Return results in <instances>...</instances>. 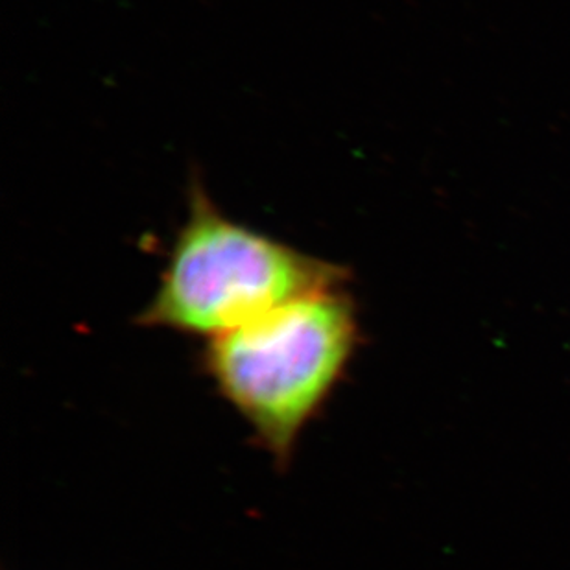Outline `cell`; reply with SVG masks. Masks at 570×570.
<instances>
[{
  "label": "cell",
  "mask_w": 570,
  "mask_h": 570,
  "mask_svg": "<svg viewBox=\"0 0 570 570\" xmlns=\"http://www.w3.org/2000/svg\"><path fill=\"white\" fill-rule=\"evenodd\" d=\"M361 344L344 286L297 297L209 340L205 372L279 465L291 462Z\"/></svg>",
  "instance_id": "cell-1"
},
{
  "label": "cell",
  "mask_w": 570,
  "mask_h": 570,
  "mask_svg": "<svg viewBox=\"0 0 570 570\" xmlns=\"http://www.w3.org/2000/svg\"><path fill=\"white\" fill-rule=\"evenodd\" d=\"M345 279L338 264L233 220L194 187L189 215L139 323L209 342Z\"/></svg>",
  "instance_id": "cell-2"
}]
</instances>
